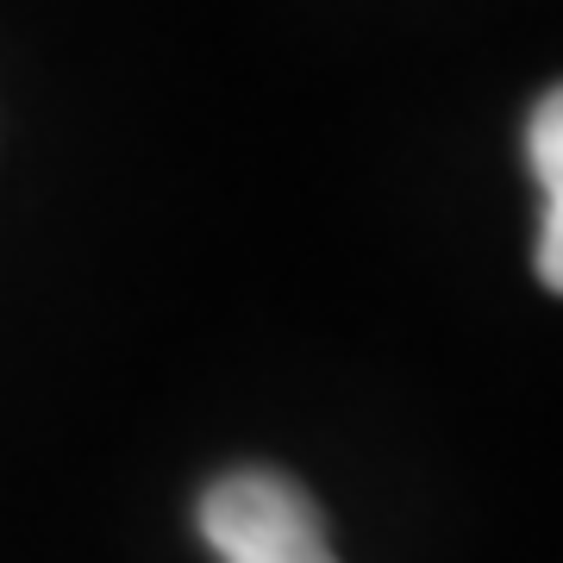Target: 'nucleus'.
Here are the masks:
<instances>
[{
  "label": "nucleus",
  "mask_w": 563,
  "mask_h": 563,
  "mask_svg": "<svg viewBox=\"0 0 563 563\" xmlns=\"http://www.w3.org/2000/svg\"><path fill=\"white\" fill-rule=\"evenodd\" d=\"M201 532L220 563H339L313 495L276 470L220 476L201 501Z\"/></svg>",
  "instance_id": "f257e3e1"
},
{
  "label": "nucleus",
  "mask_w": 563,
  "mask_h": 563,
  "mask_svg": "<svg viewBox=\"0 0 563 563\" xmlns=\"http://www.w3.org/2000/svg\"><path fill=\"white\" fill-rule=\"evenodd\" d=\"M526 163L544 188V225H539V282L563 295V88H551L532 107L526 125Z\"/></svg>",
  "instance_id": "f03ea898"
}]
</instances>
